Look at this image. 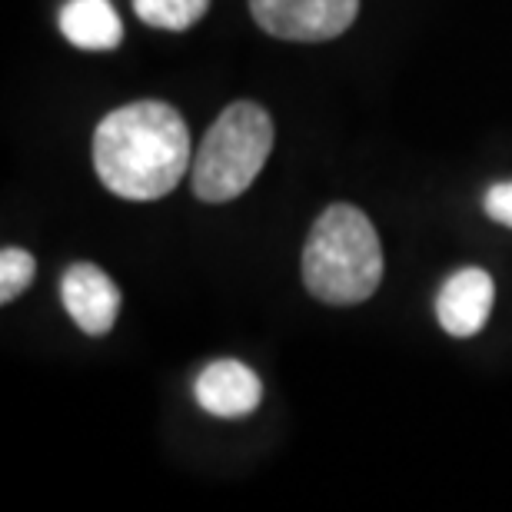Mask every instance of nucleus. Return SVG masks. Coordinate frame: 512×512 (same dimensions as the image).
<instances>
[{
	"mask_svg": "<svg viewBox=\"0 0 512 512\" xmlns=\"http://www.w3.org/2000/svg\"><path fill=\"white\" fill-rule=\"evenodd\" d=\"M190 130L163 100H137L107 114L94 133V167L124 200H160L190 170Z\"/></svg>",
	"mask_w": 512,
	"mask_h": 512,
	"instance_id": "nucleus-1",
	"label": "nucleus"
},
{
	"mask_svg": "<svg viewBox=\"0 0 512 512\" xmlns=\"http://www.w3.org/2000/svg\"><path fill=\"white\" fill-rule=\"evenodd\" d=\"M383 280V247L370 217L333 203L316 217L303 247V283L316 300L353 306L370 300Z\"/></svg>",
	"mask_w": 512,
	"mask_h": 512,
	"instance_id": "nucleus-2",
	"label": "nucleus"
},
{
	"mask_svg": "<svg viewBox=\"0 0 512 512\" xmlns=\"http://www.w3.org/2000/svg\"><path fill=\"white\" fill-rule=\"evenodd\" d=\"M273 150V120L253 104L237 100L213 120L190 163V187L203 203H227L260 177Z\"/></svg>",
	"mask_w": 512,
	"mask_h": 512,
	"instance_id": "nucleus-3",
	"label": "nucleus"
},
{
	"mask_svg": "<svg viewBox=\"0 0 512 512\" xmlns=\"http://www.w3.org/2000/svg\"><path fill=\"white\" fill-rule=\"evenodd\" d=\"M250 14L266 34L296 44L340 37L360 14V0H250Z\"/></svg>",
	"mask_w": 512,
	"mask_h": 512,
	"instance_id": "nucleus-4",
	"label": "nucleus"
},
{
	"mask_svg": "<svg viewBox=\"0 0 512 512\" xmlns=\"http://www.w3.org/2000/svg\"><path fill=\"white\" fill-rule=\"evenodd\" d=\"M496 303V286L493 276L479 266H466V270L453 273L449 280L439 286L436 296V316L439 326L456 336V340H469L486 326L489 313Z\"/></svg>",
	"mask_w": 512,
	"mask_h": 512,
	"instance_id": "nucleus-5",
	"label": "nucleus"
},
{
	"mask_svg": "<svg viewBox=\"0 0 512 512\" xmlns=\"http://www.w3.org/2000/svg\"><path fill=\"white\" fill-rule=\"evenodd\" d=\"M60 300H64L67 313L74 316V323L90 336H104L117 323L120 290L94 263L70 266L64 280H60Z\"/></svg>",
	"mask_w": 512,
	"mask_h": 512,
	"instance_id": "nucleus-6",
	"label": "nucleus"
},
{
	"mask_svg": "<svg viewBox=\"0 0 512 512\" xmlns=\"http://www.w3.org/2000/svg\"><path fill=\"white\" fill-rule=\"evenodd\" d=\"M197 403L217 419H240L250 416L260 406L263 386L250 366L237 360H217L197 376Z\"/></svg>",
	"mask_w": 512,
	"mask_h": 512,
	"instance_id": "nucleus-7",
	"label": "nucleus"
},
{
	"mask_svg": "<svg viewBox=\"0 0 512 512\" xmlns=\"http://www.w3.org/2000/svg\"><path fill=\"white\" fill-rule=\"evenodd\" d=\"M60 34L80 50H114L124 40V24L110 0H67L60 10Z\"/></svg>",
	"mask_w": 512,
	"mask_h": 512,
	"instance_id": "nucleus-8",
	"label": "nucleus"
},
{
	"mask_svg": "<svg viewBox=\"0 0 512 512\" xmlns=\"http://www.w3.org/2000/svg\"><path fill=\"white\" fill-rule=\"evenodd\" d=\"M210 0H133L143 24L160 30H187L207 14Z\"/></svg>",
	"mask_w": 512,
	"mask_h": 512,
	"instance_id": "nucleus-9",
	"label": "nucleus"
},
{
	"mask_svg": "<svg viewBox=\"0 0 512 512\" xmlns=\"http://www.w3.org/2000/svg\"><path fill=\"white\" fill-rule=\"evenodd\" d=\"M34 270H37V263L27 250L7 247L0 253V300L10 303L14 296L24 293L30 280H34Z\"/></svg>",
	"mask_w": 512,
	"mask_h": 512,
	"instance_id": "nucleus-10",
	"label": "nucleus"
},
{
	"mask_svg": "<svg viewBox=\"0 0 512 512\" xmlns=\"http://www.w3.org/2000/svg\"><path fill=\"white\" fill-rule=\"evenodd\" d=\"M483 207L496 223H503V227L512 230V183H499V187L489 190Z\"/></svg>",
	"mask_w": 512,
	"mask_h": 512,
	"instance_id": "nucleus-11",
	"label": "nucleus"
}]
</instances>
